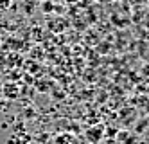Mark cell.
Returning a JSON list of instances; mask_svg holds the SVG:
<instances>
[{"label": "cell", "mask_w": 149, "mask_h": 144, "mask_svg": "<svg viewBox=\"0 0 149 144\" xmlns=\"http://www.w3.org/2000/svg\"><path fill=\"white\" fill-rule=\"evenodd\" d=\"M104 133H106L104 126H102V124H97V126H92V128L86 130V139H88L92 144H99V140L104 137Z\"/></svg>", "instance_id": "6da1fadb"}, {"label": "cell", "mask_w": 149, "mask_h": 144, "mask_svg": "<svg viewBox=\"0 0 149 144\" xmlns=\"http://www.w3.org/2000/svg\"><path fill=\"white\" fill-rule=\"evenodd\" d=\"M4 94L7 96V97H16L18 96V90H16V86L15 85H6V88H4Z\"/></svg>", "instance_id": "7a4b0ae2"}]
</instances>
